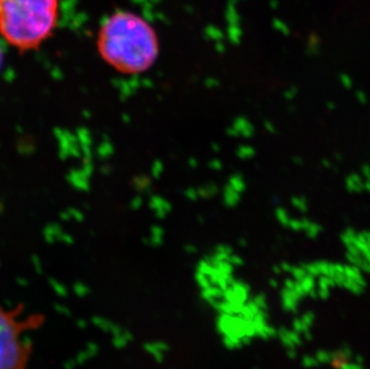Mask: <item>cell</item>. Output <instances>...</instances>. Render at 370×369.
<instances>
[{
    "label": "cell",
    "mask_w": 370,
    "mask_h": 369,
    "mask_svg": "<svg viewBox=\"0 0 370 369\" xmlns=\"http://www.w3.org/2000/svg\"><path fill=\"white\" fill-rule=\"evenodd\" d=\"M96 48L102 60L124 74H140L155 65L160 40L147 19L129 10H119L101 23Z\"/></svg>",
    "instance_id": "1"
},
{
    "label": "cell",
    "mask_w": 370,
    "mask_h": 369,
    "mask_svg": "<svg viewBox=\"0 0 370 369\" xmlns=\"http://www.w3.org/2000/svg\"><path fill=\"white\" fill-rule=\"evenodd\" d=\"M60 19V0H0V40L21 52L52 37Z\"/></svg>",
    "instance_id": "2"
},
{
    "label": "cell",
    "mask_w": 370,
    "mask_h": 369,
    "mask_svg": "<svg viewBox=\"0 0 370 369\" xmlns=\"http://www.w3.org/2000/svg\"><path fill=\"white\" fill-rule=\"evenodd\" d=\"M23 312L22 307L0 306V369H27L29 365L33 349L24 335L42 325L44 316H24Z\"/></svg>",
    "instance_id": "3"
},
{
    "label": "cell",
    "mask_w": 370,
    "mask_h": 369,
    "mask_svg": "<svg viewBox=\"0 0 370 369\" xmlns=\"http://www.w3.org/2000/svg\"><path fill=\"white\" fill-rule=\"evenodd\" d=\"M4 59H5V52H4V42L0 40V71H1L2 65H4Z\"/></svg>",
    "instance_id": "4"
}]
</instances>
